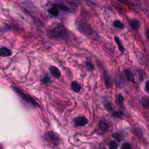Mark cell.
<instances>
[{
	"label": "cell",
	"instance_id": "f1b7e54d",
	"mask_svg": "<svg viewBox=\"0 0 149 149\" xmlns=\"http://www.w3.org/2000/svg\"><path fill=\"white\" fill-rule=\"evenodd\" d=\"M146 37L147 38V39L149 40V29L146 31Z\"/></svg>",
	"mask_w": 149,
	"mask_h": 149
},
{
	"label": "cell",
	"instance_id": "ffe728a7",
	"mask_svg": "<svg viewBox=\"0 0 149 149\" xmlns=\"http://www.w3.org/2000/svg\"><path fill=\"white\" fill-rule=\"evenodd\" d=\"M109 149H118V144L115 141H112L109 146Z\"/></svg>",
	"mask_w": 149,
	"mask_h": 149
},
{
	"label": "cell",
	"instance_id": "484cf974",
	"mask_svg": "<svg viewBox=\"0 0 149 149\" xmlns=\"http://www.w3.org/2000/svg\"><path fill=\"white\" fill-rule=\"evenodd\" d=\"M86 65L88 67V68H89L90 69H94V66H93V65L91 63V62H86Z\"/></svg>",
	"mask_w": 149,
	"mask_h": 149
},
{
	"label": "cell",
	"instance_id": "8992f818",
	"mask_svg": "<svg viewBox=\"0 0 149 149\" xmlns=\"http://www.w3.org/2000/svg\"><path fill=\"white\" fill-rule=\"evenodd\" d=\"M49 72H50L51 74L54 77L59 78L61 77V72L57 67H56L55 66H53V65H51V66H49Z\"/></svg>",
	"mask_w": 149,
	"mask_h": 149
},
{
	"label": "cell",
	"instance_id": "d6986e66",
	"mask_svg": "<svg viewBox=\"0 0 149 149\" xmlns=\"http://www.w3.org/2000/svg\"><path fill=\"white\" fill-rule=\"evenodd\" d=\"M66 1L69 3L75 6H77L80 3V0H66Z\"/></svg>",
	"mask_w": 149,
	"mask_h": 149
},
{
	"label": "cell",
	"instance_id": "277c9868",
	"mask_svg": "<svg viewBox=\"0 0 149 149\" xmlns=\"http://www.w3.org/2000/svg\"><path fill=\"white\" fill-rule=\"evenodd\" d=\"M66 34V30L63 26L59 25L55 27L51 31V36L54 38H59Z\"/></svg>",
	"mask_w": 149,
	"mask_h": 149
},
{
	"label": "cell",
	"instance_id": "5bb4252c",
	"mask_svg": "<svg viewBox=\"0 0 149 149\" xmlns=\"http://www.w3.org/2000/svg\"><path fill=\"white\" fill-rule=\"evenodd\" d=\"M114 38H115V41H116V44H117V45H118L119 50L121 52H123L125 51V48H124V47L123 46V45L122 44L121 41H120L119 38L118 37L115 36V37H114Z\"/></svg>",
	"mask_w": 149,
	"mask_h": 149
},
{
	"label": "cell",
	"instance_id": "603a6c76",
	"mask_svg": "<svg viewBox=\"0 0 149 149\" xmlns=\"http://www.w3.org/2000/svg\"><path fill=\"white\" fill-rule=\"evenodd\" d=\"M118 101H119L120 105H123L124 98H123V96L121 94H118Z\"/></svg>",
	"mask_w": 149,
	"mask_h": 149
},
{
	"label": "cell",
	"instance_id": "7c38bea8",
	"mask_svg": "<svg viewBox=\"0 0 149 149\" xmlns=\"http://www.w3.org/2000/svg\"><path fill=\"white\" fill-rule=\"evenodd\" d=\"M124 74L127 80H128L129 81H130L131 82L134 81V79L133 73L131 72V70H130L129 69H125L124 70Z\"/></svg>",
	"mask_w": 149,
	"mask_h": 149
},
{
	"label": "cell",
	"instance_id": "d4e9b609",
	"mask_svg": "<svg viewBox=\"0 0 149 149\" xmlns=\"http://www.w3.org/2000/svg\"><path fill=\"white\" fill-rule=\"evenodd\" d=\"M117 1L125 5H130V4L129 0H117Z\"/></svg>",
	"mask_w": 149,
	"mask_h": 149
},
{
	"label": "cell",
	"instance_id": "7a4b0ae2",
	"mask_svg": "<svg viewBox=\"0 0 149 149\" xmlns=\"http://www.w3.org/2000/svg\"><path fill=\"white\" fill-rule=\"evenodd\" d=\"M45 140L51 147H56L59 144V139L57 135L52 132H48L44 134Z\"/></svg>",
	"mask_w": 149,
	"mask_h": 149
},
{
	"label": "cell",
	"instance_id": "ba28073f",
	"mask_svg": "<svg viewBox=\"0 0 149 149\" xmlns=\"http://www.w3.org/2000/svg\"><path fill=\"white\" fill-rule=\"evenodd\" d=\"M108 125L104 121H101L99 124L98 133L100 134H103L105 133L108 130Z\"/></svg>",
	"mask_w": 149,
	"mask_h": 149
},
{
	"label": "cell",
	"instance_id": "3957f363",
	"mask_svg": "<svg viewBox=\"0 0 149 149\" xmlns=\"http://www.w3.org/2000/svg\"><path fill=\"white\" fill-rule=\"evenodd\" d=\"M77 29L80 33L88 37H91L94 33V31L91 26L87 23H81L79 24L77 27Z\"/></svg>",
	"mask_w": 149,
	"mask_h": 149
},
{
	"label": "cell",
	"instance_id": "9c48e42d",
	"mask_svg": "<svg viewBox=\"0 0 149 149\" xmlns=\"http://www.w3.org/2000/svg\"><path fill=\"white\" fill-rule=\"evenodd\" d=\"M12 55V51L10 49L6 47H2L0 48V56L2 57L9 56Z\"/></svg>",
	"mask_w": 149,
	"mask_h": 149
},
{
	"label": "cell",
	"instance_id": "52a82bcc",
	"mask_svg": "<svg viewBox=\"0 0 149 149\" xmlns=\"http://www.w3.org/2000/svg\"><path fill=\"white\" fill-rule=\"evenodd\" d=\"M103 76H104V81L106 86L108 88H111L112 87V83L111 80V78L108 74V73L106 71H104L103 72Z\"/></svg>",
	"mask_w": 149,
	"mask_h": 149
},
{
	"label": "cell",
	"instance_id": "9a60e30c",
	"mask_svg": "<svg viewBox=\"0 0 149 149\" xmlns=\"http://www.w3.org/2000/svg\"><path fill=\"white\" fill-rule=\"evenodd\" d=\"M137 72L138 76H139V80H140V81L144 80V79H145L146 77V74L145 72H144L143 70H142V69H138L137 70Z\"/></svg>",
	"mask_w": 149,
	"mask_h": 149
},
{
	"label": "cell",
	"instance_id": "2e32d148",
	"mask_svg": "<svg viewBox=\"0 0 149 149\" xmlns=\"http://www.w3.org/2000/svg\"><path fill=\"white\" fill-rule=\"evenodd\" d=\"M113 26L119 29H123L124 24L119 20H116L113 22Z\"/></svg>",
	"mask_w": 149,
	"mask_h": 149
},
{
	"label": "cell",
	"instance_id": "ac0fdd59",
	"mask_svg": "<svg viewBox=\"0 0 149 149\" xmlns=\"http://www.w3.org/2000/svg\"><path fill=\"white\" fill-rule=\"evenodd\" d=\"M48 12L52 16H57L59 15V12L58 9L56 7H52L48 9Z\"/></svg>",
	"mask_w": 149,
	"mask_h": 149
},
{
	"label": "cell",
	"instance_id": "4316f807",
	"mask_svg": "<svg viewBox=\"0 0 149 149\" xmlns=\"http://www.w3.org/2000/svg\"><path fill=\"white\" fill-rule=\"evenodd\" d=\"M145 88L146 91L149 93V80H148L146 82V84H145Z\"/></svg>",
	"mask_w": 149,
	"mask_h": 149
},
{
	"label": "cell",
	"instance_id": "e0dca14e",
	"mask_svg": "<svg viewBox=\"0 0 149 149\" xmlns=\"http://www.w3.org/2000/svg\"><path fill=\"white\" fill-rule=\"evenodd\" d=\"M141 104L144 108L149 109V98L144 97L141 100Z\"/></svg>",
	"mask_w": 149,
	"mask_h": 149
},
{
	"label": "cell",
	"instance_id": "7402d4cb",
	"mask_svg": "<svg viewBox=\"0 0 149 149\" xmlns=\"http://www.w3.org/2000/svg\"><path fill=\"white\" fill-rule=\"evenodd\" d=\"M113 137H115L116 139H117L118 141L119 140V141H120V140H122V138H123V137H122V135L120 133H113Z\"/></svg>",
	"mask_w": 149,
	"mask_h": 149
},
{
	"label": "cell",
	"instance_id": "6da1fadb",
	"mask_svg": "<svg viewBox=\"0 0 149 149\" xmlns=\"http://www.w3.org/2000/svg\"><path fill=\"white\" fill-rule=\"evenodd\" d=\"M12 88L13 89V90L23 100H24L25 102H26L27 104H29L30 105H31L32 106L36 107H38V104L36 102V101L31 97H30L29 95L26 94L25 93H24L23 92H22L20 89H19L18 88H17L15 86H12Z\"/></svg>",
	"mask_w": 149,
	"mask_h": 149
},
{
	"label": "cell",
	"instance_id": "cb8c5ba5",
	"mask_svg": "<svg viewBox=\"0 0 149 149\" xmlns=\"http://www.w3.org/2000/svg\"><path fill=\"white\" fill-rule=\"evenodd\" d=\"M121 149H132L130 145L127 143H125L122 145Z\"/></svg>",
	"mask_w": 149,
	"mask_h": 149
},
{
	"label": "cell",
	"instance_id": "5b68a950",
	"mask_svg": "<svg viewBox=\"0 0 149 149\" xmlns=\"http://www.w3.org/2000/svg\"><path fill=\"white\" fill-rule=\"evenodd\" d=\"M74 122L76 126H82L88 123V120L84 116H79L74 119Z\"/></svg>",
	"mask_w": 149,
	"mask_h": 149
},
{
	"label": "cell",
	"instance_id": "8fae6325",
	"mask_svg": "<svg viewBox=\"0 0 149 149\" xmlns=\"http://www.w3.org/2000/svg\"><path fill=\"white\" fill-rule=\"evenodd\" d=\"M130 24L131 27L135 30H137L140 27V21L137 19H133L130 22Z\"/></svg>",
	"mask_w": 149,
	"mask_h": 149
},
{
	"label": "cell",
	"instance_id": "30bf717a",
	"mask_svg": "<svg viewBox=\"0 0 149 149\" xmlns=\"http://www.w3.org/2000/svg\"><path fill=\"white\" fill-rule=\"evenodd\" d=\"M138 6L143 11L147 10V6L146 0H134Z\"/></svg>",
	"mask_w": 149,
	"mask_h": 149
},
{
	"label": "cell",
	"instance_id": "4fadbf2b",
	"mask_svg": "<svg viewBox=\"0 0 149 149\" xmlns=\"http://www.w3.org/2000/svg\"><path fill=\"white\" fill-rule=\"evenodd\" d=\"M81 85L79 83H78L77 81H73L72 82V83H71V88L74 92H76V93L79 92L80 90H81Z\"/></svg>",
	"mask_w": 149,
	"mask_h": 149
},
{
	"label": "cell",
	"instance_id": "83f0119b",
	"mask_svg": "<svg viewBox=\"0 0 149 149\" xmlns=\"http://www.w3.org/2000/svg\"><path fill=\"white\" fill-rule=\"evenodd\" d=\"M61 10H68V8L64 6V5H56Z\"/></svg>",
	"mask_w": 149,
	"mask_h": 149
},
{
	"label": "cell",
	"instance_id": "44dd1931",
	"mask_svg": "<svg viewBox=\"0 0 149 149\" xmlns=\"http://www.w3.org/2000/svg\"><path fill=\"white\" fill-rule=\"evenodd\" d=\"M49 81H50V78H49V77L47 74H46V75L41 79V82H42V83H44V84H47V83H48Z\"/></svg>",
	"mask_w": 149,
	"mask_h": 149
}]
</instances>
